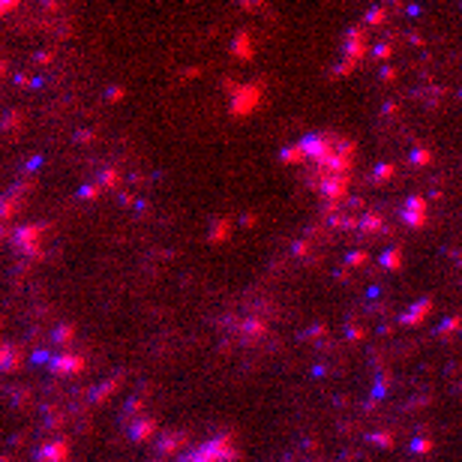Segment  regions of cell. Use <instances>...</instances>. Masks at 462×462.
Wrapping results in <instances>:
<instances>
[{
	"mask_svg": "<svg viewBox=\"0 0 462 462\" xmlns=\"http://www.w3.org/2000/svg\"><path fill=\"white\" fill-rule=\"evenodd\" d=\"M228 459H234V447H231L228 435H222L216 441H207L195 453H189V462H228Z\"/></svg>",
	"mask_w": 462,
	"mask_h": 462,
	"instance_id": "obj_1",
	"label": "cell"
},
{
	"mask_svg": "<svg viewBox=\"0 0 462 462\" xmlns=\"http://www.w3.org/2000/svg\"><path fill=\"white\" fill-rule=\"evenodd\" d=\"M423 210H426V201L417 195H411L408 201H405V213H402V219L408 222V225H423Z\"/></svg>",
	"mask_w": 462,
	"mask_h": 462,
	"instance_id": "obj_2",
	"label": "cell"
},
{
	"mask_svg": "<svg viewBox=\"0 0 462 462\" xmlns=\"http://www.w3.org/2000/svg\"><path fill=\"white\" fill-rule=\"evenodd\" d=\"M255 102H258V90H255V87H240V90L234 93V105H231V108H234L237 114H246V111H252Z\"/></svg>",
	"mask_w": 462,
	"mask_h": 462,
	"instance_id": "obj_3",
	"label": "cell"
},
{
	"mask_svg": "<svg viewBox=\"0 0 462 462\" xmlns=\"http://www.w3.org/2000/svg\"><path fill=\"white\" fill-rule=\"evenodd\" d=\"M66 453H69L66 441H51V444H45V447L36 453V459H39V462H63Z\"/></svg>",
	"mask_w": 462,
	"mask_h": 462,
	"instance_id": "obj_4",
	"label": "cell"
},
{
	"mask_svg": "<svg viewBox=\"0 0 462 462\" xmlns=\"http://www.w3.org/2000/svg\"><path fill=\"white\" fill-rule=\"evenodd\" d=\"M54 369L63 372V375L78 372V369H84V357H78V354H60V357L54 360Z\"/></svg>",
	"mask_w": 462,
	"mask_h": 462,
	"instance_id": "obj_5",
	"label": "cell"
},
{
	"mask_svg": "<svg viewBox=\"0 0 462 462\" xmlns=\"http://www.w3.org/2000/svg\"><path fill=\"white\" fill-rule=\"evenodd\" d=\"M36 237H39V225H24V228L15 234V243H18L24 252H36V246H33Z\"/></svg>",
	"mask_w": 462,
	"mask_h": 462,
	"instance_id": "obj_6",
	"label": "cell"
},
{
	"mask_svg": "<svg viewBox=\"0 0 462 462\" xmlns=\"http://www.w3.org/2000/svg\"><path fill=\"white\" fill-rule=\"evenodd\" d=\"M153 429H156V420H150V417H141V420L132 426V438H135V441H147V438L153 435Z\"/></svg>",
	"mask_w": 462,
	"mask_h": 462,
	"instance_id": "obj_7",
	"label": "cell"
},
{
	"mask_svg": "<svg viewBox=\"0 0 462 462\" xmlns=\"http://www.w3.org/2000/svg\"><path fill=\"white\" fill-rule=\"evenodd\" d=\"M429 306H432L429 300H423V303H414V306H411V312H405V315H402V324H414V321H420V318L429 312Z\"/></svg>",
	"mask_w": 462,
	"mask_h": 462,
	"instance_id": "obj_8",
	"label": "cell"
},
{
	"mask_svg": "<svg viewBox=\"0 0 462 462\" xmlns=\"http://www.w3.org/2000/svg\"><path fill=\"white\" fill-rule=\"evenodd\" d=\"M180 441H183V435H180V432H168V435L159 438V450H162V453H171V450H177V447H180Z\"/></svg>",
	"mask_w": 462,
	"mask_h": 462,
	"instance_id": "obj_9",
	"label": "cell"
},
{
	"mask_svg": "<svg viewBox=\"0 0 462 462\" xmlns=\"http://www.w3.org/2000/svg\"><path fill=\"white\" fill-rule=\"evenodd\" d=\"M363 231H381V225H384V219L378 216V213H369V216H363L360 219Z\"/></svg>",
	"mask_w": 462,
	"mask_h": 462,
	"instance_id": "obj_10",
	"label": "cell"
},
{
	"mask_svg": "<svg viewBox=\"0 0 462 462\" xmlns=\"http://www.w3.org/2000/svg\"><path fill=\"white\" fill-rule=\"evenodd\" d=\"M393 171H396V165H393V162L378 165V168H375V174H372V180H375V183H384V180H387V177H390Z\"/></svg>",
	"mask_w": 462,
	"mask_h": 462,
	"instance_id": "obj_11",
	"label": "cell"
},
{
	"mask_svg": "<svg viewBox=\"0 0 462 462\" xmlns=\"http://www.w3.org/2000/svg\"><path fill=\"white\" fill-rule=\"evenodd\" d=\"M234 51L240 57H249V33H237V42H234Z\"/></svg>",
	"mask_w": 462,
	"mask_h": 462,
	"instance_id": "obj_12",
	"label": "cell"
},
{
	"mask_svg": "<svg viewBox=\"0 0 462 462\" xmlns=\"http://www.w3.org/2000/svg\"><path fill=\"white\" fill-rule=\"evenodd\" d=\"M381 264H384V267H399V264H402V255H399V249H387V252L381 255Z\"/></svg>",
	"mask_w": 462,
	"mask_h": 462,
	"instance_id": "obj_13",
	"label": "cell"
},
{
	"mask_svg": "<svg viewBox=\"0 0 462 462\" xmlns=\"http://www.w3.org/2000/svg\"><path fill=\"white\" fill-rule=\"evenodd\" d=\"M99 183H102V186H114V183H117V171H114V168H108V171H102V177H99Z\"/></svg>",
	"mask_w": 462,
	"mask_h": 462,
	"instance_id": "obj_14",
	"label": "cell"
},
{
	"mask_svg": "<svg viewBox=\"0 0 462 462\" xmlns=\"http://www.w3.org/2000/svg\"><path fill=\"white\" fill-rule=\"evenodd\" d=\"M72 339V327H57L54 330V342H69Z\"/></svg>",
	"mask_w": 462,
	"mask_h": 462,
	"instance_id": "obj_15",
	"label": "cell"
},
{
	"mask_svg": "<svg viewBox=\"0 0 462 462\" xmlns=\"http://www.w3.org/2000/svg\"><path fill=\"white\" fill-rule=\"evenodd\" d=\"M369 441H375L378 447H390V435H387V432H378V435H369Z\"/></svg>",
	"mask_w": 462,
	"mask_h": 462,
	"instance_id": "obj_16",
	"label": "cell"
},
{
	"mask_svg": "<svg viewBox=\"0 0 462 462\" xmlns=\"http://www.w3.org/2000/svg\"><path fill=\"white\" fill-rule=\"evenodd\" d=\"M411 162H414V165H426L429 162V150H414V153H411Z\"/></svg>",
	"mask_w": 462,
	"mask_h": 462,
	"instance_id": "obj_17",
	"label": "cell"
},
{
	"mask_svg": "<svg viewBox=\"0 0 462 462\" xmlns=\"http://www.w3.org/2000/svg\"><path fill=\"white\" fill-rule=\"evenodd\" d=\"M114 384H117V381H105V384H99V387H96V396H93V399H102L105 393H111V390H114Z\"/></svg>",
	"mask_w": 462,
	"mask_h": 462,
	"instance_id": "obj_18",
	"label": "cell"
},
{
	"mask_svg": "<svg viewBox=\"0 0 462 462\" xmlns=\"http://www.w3.org/2000/svg\"><path fill=\"white\" fill-rule=\"evenodd\" d=\"M225 228H228V222H225V219H219V222H216V231H213V240L225 237Z\"/></svg>",
	"mask_w": 462,
	"mask_h": 462,
	"instance_id": "obj_19",
	"label": "cell"
},
{
	"mask_svg": "<svg viewBox=\"0 0 462 462\" xmlns=\"http://www.w3.org/2000/svg\"><path fill=\"white\" fill-rule=\"evenodd\" d=\"M429 447H432V441H426V438H417V441H414V450H417V453H426Z\"/></svg>",
	"mask_w": 462,
	"mask_h": 462,
	"instance_id": "obj_20",
	"label": "cell"
},
{
	"mask_svg": "<svg viewBox=\"0 0 462 462\" xmlns=\"http://www.w3.org/2000/svg\"><path fill=\"white\" fill-rule=\"evenodd\" d=\"M381 18H384V12H381V9H372V12L366 15V21H369V24H378Z\"/></svg>",
	"mask_w": 462,
	"mask_h": 462,
	"instance_id": "obj_21",
	"label": "cell"
},
{
	"mask_svg": "<svg viewBox=\"0 0 462 462\" xmlns=\"http://www.w3.org/2000/svg\"><path fill=\"white\" fill-rule=\"evenodd\" d=\"M456 327H459V318H447V321L441 324V333H444V330L450 333V330H456Z\"/></svg>",
	"mask_w": 462,
	"mask_h": 462,
	"instance_id": "obj_22",
	"label": "cell"
},
{
	"mask_svg": "<svg viewBox=\"0 0 462 462\" xmlns=\"http://www.w3.org/2000/svg\"><path fill=\"white\" fill-rule=\"evenodd\" d=\"M264 324L261 321H246V333H261Z\"/></svg>",
	"mask_w": 462,
	"mask_h": 462,
	"instance_id": "obj_23",
	"label": "cell"
},
{
	"mask_svg": "<svg viewBox=\"0 0 462 462\" xmlns=\"http://www.w3.org/2000/svg\"><path fill=\"white\" fill-rule=\"evenodd\" d=\"M375 57H381V60L390 57V45H378V48H375Z\"/></svg>",
	"mask_w": 462,
	"mask_h": 462,
	"instance_id": "obj_24",
	"label": "cell"
},
{
	"mask_svg": "<svg viewBox=\"0 0 462 462\" xmlns=\"http://www.w3.org/2000/svg\"><path fill=\"white\" fill-rule=\"evenodd\" d=\"M96 192H99V186H84V189H81V198H96Z\"/></svg>",
	"mask_w": 462,
	"mask_h": 462,
	"instance_id": "obj_25",
	"label": "cell"
},
{
	"mask_svg": "<svg viewBox=\"0 0 462 462\" xmlns=\"http://www.w3.org/2000/svg\"><path fill=\"white\" fill-rule=\"evenodd\" d=\"M360 261H366V252H354V255L348 258V264H360Z\"/></svg>",
	"mask_w": 462,
	"mask_h": 462,
	"instance_id": "obj_26",
	"label": "cell"
},
{
	"mask_svg": "<svg viewBox=\"0 0 462 462\" xmlns=\"http://www.w3.org/2000/svg\"><path fill=\"white\" fill-rule=\"evenodd\" d=\"M120 93H123L120 87H111V90H108V99H120Z\"/></svg>",
	"mask_w": 462,
	"mask_h": 462,
	"instance_id": "obj_27",
	"label": "cell"
},
{
	"mask_svg": "<svg viewBox=\"0 0 462 462\" xmlns=\"http://www.w3.org/2000/svg\"><path fill=\"white\" fill-rule=\"evenodd\" d=\"M156 462H165V459H156Z\"/></svg>",
	"mask_w": 462,
	"mask_h": 462,
	"instance_id": "obj_28",
	"label": "cell"
}]
</instances>
